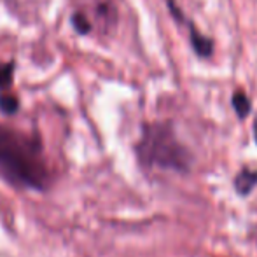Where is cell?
I'll return each mask as SVG.
<instances>
[{
	"instance_id": "obj_1",
	"label": "cell",
	"mask_w": 257,
	"mask_h": 257,
	"mask_svg": "<svg viewBox=\"0 0 257 257\" xmlns=\"http://www.w3.org/2000/svg\"><path fill=\"white\" fill-rule=\"evenodd\" d=\"M0 175L18 186L48 187L49 170L37 137L0 124Z\"/></svg>"
},
{
	"instance_id": "obj_2",
	"label": "cell",
	"mask_w": 257,
	"mask_h": 257,
	"mask_svg": "<svg viewBox=\"0 0 257 257\" xmlns=\"http://www.w3.org/2000/svg\"><path fill=\"white\" fill-rule=\"evenodd\" d=\"M137 154L146 166L175 172H187L193 163V154L179 142L173 128L166 122H154L144 128Z\"/></svg>"
},
{
	"instance_id": "obj_3",
	"label": "cell",
	"mask_w": 257,
	"mask_h": 257,
	"mask_svg": "<svg viewBox=\"0 0 257 257\" xmlns=\"http://www.w3.org/2000/svg\"><path fill=\"white\" fill-rule=\"evenodd\" d=\"M257 187V168H243L234 179V189L240 196H247Z\"/></svg>"
},
{
	"instance_id": "obj_4",
	"label": "cell",
	"mask_w": 257,
	"mask_h": 257,
	"mask_svg": "<svg viewBox=\"0 0 257 257\" xmlns=\"http://www.w3.org/2000/svg\"><path fill=\"white\" fill-rule=\"evenodd\" d=\"M189 35H191V44H193L194 51H196L200 56H210L213 49V44L210 39H206L205 35H201L200 32L194 28L193 23H189Z\"/></svg>"
},
{
	"instance_id": "obj_5",
	"label": "cell",
	"mask_w": 257,
	"mask_h": 257,
	"mask_svg": "<svg viewBox=\"0 0 257 257\" xmlns=\"http://www.w3.org/2000/svg\"><path fill=\"white\" fill-rule=\"evenodd\" d=\"M70 25L74 27V30L77 32V34H81V35H88L89 32L93 30L91 21H89L88 16H86L84 13H81V11H77V13L72 14V16H70Z\"/></svg>"
},
{
	"instance_id": "obj_6",
	"label": "cell",
	"mask_w": 257,
	"mask_h": 257,
	"mask_svg": "<svg viewBox=\"0 0 257 257\" xmlns=\"http://www.w3.org/2000/svg\"><path fill=\"white\" fill-rule=\"evenodd\" d=\"M233 107L234 110H236L238 117H247L248 112H250V100H248V96L245 95L243 91H236L233 95Z\"/></svg>"
},
{
	"instance_id": "obj_7",
	"label": "cell",
	"mask_w": 257,
	"mask_h": 257,
	"mask_svg": "<svg viewBox=\"0 0 257 257\" xmlns=\"http://www.w3.org/2000/svg\"><path fill=\"white\" fill-rule=\"evenodd\" d=\"M14 68H16V63H14V61L0 63V91H4V89H7L11 84H13Z\"/></svg>"
},
{
	"instance_id": "obj_8",
	"label": "cell",
	"mask_w": 257,
	"mask_h": 257,
	"mask_svg": "<svg viewBox=\"0 0 257 257\" xmlns=\"http://www.w3.org/2000/svg\"><path fill=\"white\" fill-rule=\"evenodd\" d=\"M20 108V100L14 95H0V112L6 115H13Z\"/></svg>"
},
{
	"instance_id": "obj_9",
	"label": "cell",
	"mask_w": 257,
	"mask_h": 257,
	"mask_svg": "<svg viewBox=\"0 0 257 257\" xmlns=\"http://www.w3.org/2000/svg\"><path fill=\"white\" fill-rule=\"evenodd\" d=\"M254 139H255V144H257V119L254 122Z\"/></svg>"
}]
</instances>
